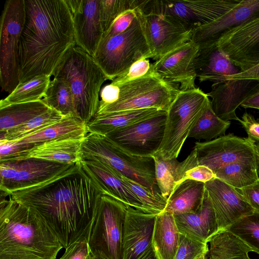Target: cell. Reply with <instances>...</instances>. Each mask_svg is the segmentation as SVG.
Returning a JSON list of instances; mask_svg holds the SVG:
<instances>
[{"instance_id": "1", "label": "cell", "mask_w": 259, "mask_h": 259, "mask_svg": "<svg viewBox=\"0 0 259 259\" xmlns=\"http://www.w3.org/2000/svg\"><path fill=\"white\" fill-rule=\"evenodd\" d=\"M103 194L79 163L44 183L8 195L39 215L66 249L88 241Z\"/></svg>"}, {"instance_id": "2", "label": "cell", "mask_w": 259, "mask_h": 259, "mask_svg": "<svg viewBox=\"0 0 259 259\" xmlns=\"http://www.w3.org/2000/svg\"><path fill=\"white\" fill-rule=\"evenodd\" d=\"M20 38L19 83L39 75H53L76 46L72 16L65 0H25Z\"/></svg>"}, {"instance_id": "3", "label": "cell", "mask_w": 259, "mask_h": 259, "mask_svg": "<svg viewBox=\"0 0 259 259\" xmlns=\"http://www.w3.org/2000/svg\"><path fill=\"white\" fill-rule=\"evenodd\" d=\"M1 193L0 259H56L63 248L29 208Z\"/></svg>"}, {"instance_id": "4", "label": "cell", "mask_w": 259, "mask_h": 259, "mask_svg": "<svg viewBox=\"0 0 259 259\" xmlns=\"http://www.w3.org/2000/svg\"><path fill=\"white\" fill-rule=\"evenodd\" d=\"M179 91L177 86L161 79L153 71L123 84L111 82L100 91L101 100L95 116L149 108L167 112Z\"/></svg>"}, {"instance_id": "5", "label": "cell", "mask_w": 259, "mask_h": 259, "mask_svg": "<svg viewBox=\"0 0 259 259\" xmlns=\"http://www.w3.org/2000/svg\"><path fill=\"white\" fill-rule=\"evenodd\" d=\"M53 75L68 83L73 94L76 116L88 123L96 114L101 87L108 80L93 57L78 46L72 47Z\"/></svg>"}, {"instance_id": "6", "label": "cell", "mask_w": 259, "mask_h": 259, "mask_svg": "<svg viewBox=\"0 0 259 259\" xmlns=\"http://www.w3.org/2000/svg\"><path fill=\"white\" fill-rule=\"evenodd\" d=\"M93 58L108 80H111L138 61L152 58L139 8L130 26L123 32L101 41Z\"/></svg>"}, {"instance_id": "7", "label": "cell", "mask_w": 259, "mask_h": 259, "mask_svg": "<svg viewBox=\"0 0 259 259\" xmlns=\"http://www.w3.org/2000/svg\"><path fill=\"white\" fill-rule=\"evenodd\" d=\"M82 156V160L104 162L140 185L160 191L152 157L131 155L114 145L105 136L92 133H88L83 139Z\"/></svg>"}, {"instance_id": "8", "label": "cell", "mask_w": 259, "mask_h": 259, "mask_svg": "<svg viewBox=\"0 0 259 259\" xmlns=\"http://www.w3.org/2000/svg\"><path fill=\"white\" fill-rule=\"evenodd\" d=\"M208 99L198 88L179 91L167 111L163 140L154 154L164 159L177 158Z\"/></svg>"}, {"instance_id": "9", "label": "cell", "mask_w": 259, "mask_h": 259, "mask_svg": "<svg viewBox=\"0 0 259 259\" xmlns=\"http://www.w3.org/2000/svg\"><path fill=\"white\" fill-rule=\"evenodd\" d=\"M127 205L107 195L101 196L88 240L92 255L123 259V238Z\"/></svg>"}, {"instance_id": "10", "label": "cell", "mask_w": 259, "mask_h": 259, "mask_svg": "<svg viewBox=\"0 0 259 259\" xmlns=\"http://www.w3.org/2000/svg\"><path fill=\"white\" fill-rule=\"evenodd\" d=\"M25 18V0L6 2L0 27V81L2 91L9 94L19 82V42Z\"/></svg>"}, {"instance_id": "11", "label": "cell", "mask_w": 259, "mask_h": 259, "mask_svg": "<svg viewBox=\"0 0 259 259\" xmlns=\"http://www.w3.org/2000/svg\"><path fill=\"white\" fill-rule=\"evenodd\" d=\"M241 0H141L144 14L168 15L193 32L207 24L237 5Z\"/></svg>"}, {"instance_id": "12", "label": "cell", "mask_w": 259, "mask_h": 259, "mask_svg": "<svg viewBox=\"0 0 259 259\" xmlns=\"http://www.w3.org/2000/svg\"><path fill=\"white\" fill-rule=\"evenodd\" d=\"M164 112L105 136L124 152L142 157H151L162 143L166 121Z\"/></svg>"}, {"instance_id": "13", "label": "cell", "mask_w": 259, "mask_h": 259, "mask_svg": "<svg viewBox=\"0 0 259 259\" xmlns=\"http://www.w3.org/2000/svg\"><path fill=\"white\" fill-rule=\"evenodd\" d=\"M255 143L248 138L229 134L194 146L198 165H204L214 173L220 167L242 160L255 158Z\"/></svg>"}, {"instance_id": "14", "label": "cell", "mask_w": 259, "mask_h": 259, "mask_svg": "<svg viewBox=\"0 0 259 259\" xmlns=\"http://www.w3.org/2000/svg\"><path fill=\"white\" fill-rule=\"evenodd\" d=\"M142 16L145 36L155 61L191 39L192 32L171 16L142 12Z\"/></svg>"}, {"instance_id": "15", "label": "cell", "mask_w": 259, "mask_h": 259, "mask_svg": "<svg viewBox=\"0 0 259 259\" xmlns=\"http://www.w3.org/2000/svg\"><path fill=\"white\" fill-rule=\"evenodd\" d=\"M218 45L241 71L259 64V15L225 34Z\"/></svg>"}, {"instance_id": "16", "label": "cell", "mask_w": 259, "mask_h": 259, "mask_svg": "<svg viewBox=\"0 0 259 259\" xmlns=\"http://www.w3.org/2000/svg\"><path fill=\"white\" fill-rule=\"evenodd\" d=\"M199 47L190 40L152 64L153 72L161 79L177 86L180 91L195 87V62Z\"/></svg>"}, {"instance_id": "17", "label": "cell", "mask_w": 259, "mask_h": 259, "mask_svg": "<svg viewBox=\"0 0 259 259\" xmlns=\"http://www.w3.org/2000/svg\"><path fill=\"white\" fill-rule=\"evenodd\" d=\"M71 13L76 46L93 57L103 31L100 20V0H65Z\"/></svg>"}, {"instance_id": "18", "label": "cell", "mask_w": 259, "mask_h": 259, "mask_svg": "<svg viewBox=\"0 0 259 259\" xmlns=\"http://www.w3.org/2000/svg\"><path fill=\"white\" fill-rule=\"evenodd\" d=\"M259 15V0H241L214 21L192 32L191 40L199 49L217 45L227 33Z\"/></svg>"}, {"instance_id": "19", "label": "cell", "mask_w": 259, "mask_h": 259, "mask_svg": "<svg viewBox=\"0 0 259 259\" xmlns=\"http://www.w3.org/2000/svg\"><path fill=\"white\" fill-rule=\"evenodd\" d=\"M213 207L220 232L254 210L237 189L214 178L205 183Z\"/></svg>"}, {"instance_id": "20", "label": "cell", "mask_w": 259, "mask_h": 259, "mask_svg": "<svg viewBox=\"0 0 259 259\" xmlns=\"http://www.w3.org/2000/svg\"><path fill=\"white\" fill-rule=\"evenodd\" d=\"M10 160L14 161L15 175L12 180L0 188L1 192L7 195L15 191L44 183L74 165L35 158Z\"/></svg>"}, {"instance_id": "21", "label": "cell", "mask_w": 259, "mask_h": 259, "mask_svg": "<svg viewBox=\"0 0 259 259\" xmlns=\"http://www.w3.org/2000/svg\"><path fill=\"white\" fill-rule=\"evenodd\" d=\"M157 215L127 206L123 238V259H138L152 246Z\"/></svg>"}, {"instance_id": "22", "label": "cell", "mask_w": 259, "mask_h": 259, "mask_svg": "<svg viewBox=\"0 0 259 259\" xmlns=\"http://www.w3.org/2000/svg\"><path fill=\"white\" fill-rule=\"evenodd\" d=\"M81 165L104 195L111 196L127 206L147 213L140 199L121 179L120 172L98 160H82Z\"/></svg>"}, {"instance_id": "23", "label": "cell", "mask_w": 259, "mask_h": 259, "mask_svg": "<svg viewBox=\"0 0 259 259\" xmlns=\"http://www.w3.org/2000/svg\"><path fill=\"white\" fill-rule=\"evenodd\" d=\"M258 82L251 79H232L212 84L207 95L211 99L212 110L224 120L238 121L237 109Z\"/></svg>"}, {"instance_id": "24", "label": "cell", "mask_w": 259, "mask_h": 259, "mask_svg": "<svg viewBox=\"0 0 259 259\" xmlns=\"http://www.w3.org/2000/svg\"><path fill=\"white\" fill-rule=\"evenodd\" d=\"M84 138H66L46 141L6 160L35 158L68 164L81 163Z\"/></svg>"}, {"instance_id": "25", "label": "cell", "mask_w": 259, "mask_h": 259, "mask_svg": "<svg viewBox=\"0 0 259 259\" xmlns=\"http://www.w3.org/2000/svg\"><path fill=\"white\" fill-rule=\"evenodd\" d=\"M181 234L208 243L220 232L215 213L205 189L202 203L195 212L174 215Z\"/></svg>"}, {"instance_id": "26", "label": "cell", "mask_w": 259, "mask_h": 259, "mask_svg": "<svg viewBox=\"0 0 259 259\" xmlns=\"http://www.w3.org/2000/svg\"><path fill=\"white\" fill-rule=\"evenodd\" d=\"M195 67L196 77L200 82L209 81L212 84L224 82L226 77L241 71L218 45L199 49Z\"/></svg>"}, {"instance_id": "27", "label": "cell", "mask_w": 259, "mask_h": 259, "mask_svg": "<svg viewBox=\"0 0 259 259\" xmlns=\"http://www.w3.org/2000/svg\"><path fill=\"white\" fill-rule=\"evenodd\" d=\"M87 124L76 117L67 116L53 124L14 141L29 149L36 145L57 139L84 138L89 133Z\"/></svg>"}, {"instance_id": "28", "label": "cell", "mask_w": 259, "mask_h": 259, "mask_svg": "<svg viewBox=\"0 0 259 259\" xmlns=\"http://www.w3.org/2000/svg\"><path fill=\"white\" fill-rule=\"evenodd\" d=\"M164 112L166 111L149 108L122 111L96 116L87 123V128L89 133L105 136Z\"/></svg>"}, {"instance_id": "29", "label": "cell", "mask_w": 259, "mask_h": 259, "mask_svg": "<svg viewBox=\"0 0 259 259\" xmlns=\"http://www.w3.org/2000/svg\"><path fill=\"white\" fill-rule=\"evenodd\" d=\"M180 235L173 214L163 211L156 215L152 246L160 259H174Z\"/></svg>"}, {"instance_id": "30", "label": "cell", "mask_w": 259, "mask_h": 259, "mask_svg": "<svg viewBox=\"0 0 259 259\" xmlns=\"http://www.w3.org/2000/svg\"><path fill=\"white\" fill-rule=\"evenodd\" d=\"M205 191V183L185 180L174 188L167 198L164 211L174 215L195 212L202 203Z\"/></svg>"}, {"instance_id": "31", "label": "cell", "mask_w": 259, "mask_h": 259, "mask_svg": "<svg viewBox=\"0 0 259 259\" xmlns=\"http://www.w3.org/2000/svg\"><path fill=\"white\" fill-rule=\"evenodd\" d=\"M51 108L42 99L0 107V132L22 125Z\"/></svg>"}, {"instance_id": "32", "label": "cell", "mask_w": 259, "mask_h": 259, "mask_svg": "<svg viewBox=\"0 0 259 259\" xmlns=\"http://www.w3.org/2000/svg\"><path fill=\"white\" fill-rule=\"evenodd\" d=\"M208 243L205 259H251L248 255L249 248L226 230L214 235Z\"/></svg>"}, {"instance_id": "33", "label": "cell", "mask_w": 259, "mask_h": 259, "mask_svg": "<svg viewBox=\"0 0 259 259\" xmlns=\"http://www.w3.org/2000/svg\"><path fill=\"white\" fill-rule=\"evenodd\" d=\"M214 174L216 178L236 189L251 185L259 180L255 158L239 160L225 165Z\"/></svg>"}, {"instance_id": "34", "label": "cell", "mask_w": 259, "mask_h": 259, "mask_svg": "<svg viewBox=\"0 0 259 259\" xmlns=\"http://www.w3.org/2000/svg\"><path fill=\"white\" fill-rule=\"evenodd\" d=\"M230 124V121L224 120L215 114L209 99L195 122L189 138L210 141L225 135Z\"/></svg>"}, {"instance_id": "35", "label": "cell", "mask_w": 259, "mask_h": 259, "mask_svg": "<svg viewBox=\"0 0 259 259\" xmlns=\"http://www.w3.org/2000/svg\"><path fill=\"white\" fill-rule=\"evenodd\" d=\"M154 162L155 177L161 194L167 199L183 177L181 162L177 159H164L157 154L152 156Z\"/></svg>"}, {"instance_id": "36", "label": "cell", "mask_w": 259, "mask_h": 259, "mask_svg": "<svg viewBox=\"0 0 259 259\" xmlns=\"http://www.w3.org/2000/svg\"><path fill=\"white\" fill-rule=\"evenodd\" d=\"M51 81V76L39 75L23 83H19L5 98L0 107L9 104L32 102L44 99Z\"/></svg>"}, {"instance_id": "37", "label": "cell", "mask_w": 259, "mask_h": 259, "mask_svg": "<svg viewBox=\"0 0 259 259\" xmlns=\"http://www.w3.org/2000/svg\"><path fill=\"white\" fill-rule=\"evenodd\" d=\"M42 100L51 108L56 110L63 115L77 117L72 91L63 78L54 77L51 80L46 95Z\"/></svg>"}, {"instance_id": "38", "label": "cell", "mask_w": 259, "mask_h": 259, "mask_svg": "<svg viewBox=\"0 0 259 259\" xmlns=\"http://www.w3.org/2000/svg\"><path fill=\"white\" fill-rule=\"evenodd\" d=\"M224 230L239 239L250 251L259 254V212L254 211L239 219Z\"/></svg>"}, {"instance_id": "39", "label": "cell", "mask_w": 259, "mask_h": 259, "mask_svg": "<svg viewBox=\"0 0 259 259\" xmlns=\"http://www.w3.org/2000/svg\"><path fill=\"white\" fill-rule=\"evenodd\" d=\"M66 116H67L63 115L55 109H50L22 125L5 132H0V140H15L19 139L53 124Z\"/></svg>"}, {"instance_id": "40", "label": "cell", "mask_w": 259, "mask_h": 259, "mask_svg": "<svg viewBox=\"0 0 259 259\" xmlns=\"http://www.w3.org/2000/svg\"><path fill=\"white\" fill-rule=\"evenodd\" d=\"M123 182L140 199L147 213L158 214L166 206L167 199L160 191L152 190L130 179L120 173Z\"/></svg>"}, {"instance_id": "41", "label": "cell", "mask_w": 259, "mask_h": 259, "mask_svg": "<svg viewBox=\"0 0 259 259\" xmlns=\"http://www.w3.org/2000/svg\"><path fill=\"white\" fill-rule=\"evenodd\" d=\"M140 2L141 0H100V20L103 33L120 15L138 8Z\"/></svg>"}, {"instance_id": "42", "label": "cell", "mask_w": 259, "mask_h": 259, "mask_svg": "<svg viewBox=\"0 0 259 259\" xmlns=\"http://www.w3.org/2000/svg\"><path fill=\"white\" fill-rule=\"evenodd\" d=\"M208 251V243L181 234L179 244L174 259H197L203 255H206Z\"/></svg>"}, {"instance_id": "43", "label": "cell", "mask_w": 259, "mask_h": 259, "mask_svg": "<svg viewBox=\"0 0 259 259\" xmlns=\"http://www.w3.org/2000/svg\"><path fill=\"white\" fill-rule=\"evenodd\" d=\"M152 71L148 59L140 60L133 64L124 73L112 80V83L121 84L143 77Z\"/></svg>"}, {"instance_id": "44", "label": "cell", "mask_w": 259, "mask_h": 259, "mask_svg": "<svg viewBox=\"0 0 259 259\" xmlns=\"http://www.w3.org/2000/svg\"><path fill=\"white\" fill-rule=\"evenodd\" d=\"M138 11L139 8L127 10L120 15L114 20L110 28L104 33L101 41H105L126 30L137 17Z\"/></svg>"}, {"instance_id": "45", "label": "cell", "mask_w": 259, "mask_h": 259, "mask_svg": "<svg viewBox=\"0 0 259 259\" xmlns=\"http://www.w3.org/2000/svg\"><path fill=\"white\" fill-rule=\"evenodd\" d=\"M214 178L216 176L212 170L206 166L199 165L188 170L181 183L186 180H192L205 183Z\"/></svg>"}, {"instance_id": "46", "label": "cell", "mask_w": 259, "mask_h": 259, "mask_svg": "<svg viewBox=\"0 0 259 259\" xmlns=\"http://www.w3.org/2000/svg\"><path fill=\"white\" fill-rule=\"evenodd\" d=\"M91 254L87 240H80L71 245L60 259H87Z\"/></svg>"}, {"instance_id": "47", "label": "cell", "mask_w": 259, "mask_h": 259, "mask_svg": "<svg viewBox=\"0 0 259 259\" xmlns=\"http://www.w3.org/2000/svg\"><path fill=\"white\" fill-rule=\"evenodd\" d=\"M238 121L245 130L249 139L254 142H259V120L252 114L245 112Z\"/></svg>"}, {"instance_id": "48", "label": "cell", "mask_w": 259, "mask_h": 259, "mask_svg": "<svg viewBox=\"0 0 259 259\" xmlns=\"http://www.w3.org/2000/svg\"><path fill=\"white\" fill-rule=\"evenodd\" d=\"M236 189L254 211L259 212V180L251 185Z\"/></svg>"}, {"instance_id": "49", "label": "cell", "mask_w": 259, "mask_h": 259, "mask_svg": "<svg viewBox=\"0 0 259 259\" xmlns=\"http://www.w3.org/2000/svg\"><path fill=\"white\" fill-rule=\"evenodd\" d=\"M232 79H251L259 81V64L247 70L226 77L224 80Z\"/></svg>"}, {"instance_id": "50", "label": "cell", "mask_w": 259, "mask_h": 259, "mask_svg": "<svg viewBox=\"0 0 259 259\" xmlns=\"http://www.w3.org/2000/svg\"><path fill=\"white\" fill-rule=\"evenodd\" d=\"M241 107L259 110V82L241 103Z\"/></svg>"}, {"instance_id": "51", "label": "cell", "mask_w": 259, "mask_h": 259, "mask_svg": "<svg viewBox=\"0 0 259 259\" xmlns=\"http://www.w3.org/2000/svg\"><path fill=\"white\" fill-rule=\"evenodd\" d=\"M138 259H160L152 245Z\"/></svg>"}, {"instance_id": "52", "label": "cell", "mask_w": 259, "mask_h": 259, "mask_svg": "<svg viewBox=\"0 0 259 259\" xmlns=\"http://www.w3.org/2000/svg\"><path fill=\"white\" fill-rule=\"evenodd\" d=\"M255 160L257 172L259 177V142L255 143Z\"/></svg>"}, {"instance_id": "53", "label": "cell", "mask_w": 259, "mask_h": 259, "mask_svg": "<svg viewBox=\"0 0 259 259\" xmlns=\"http://www.w3.org/2000/svg\"><path fill=\"white\" fill-rule=\"evenodd\" d=\"M92 259H105L100 256L92 255Z\"/></svg>"}, {"instance_id": "54", "label": "cell", "mask_w": 259, "mask_h": 259, "mask_svg": "<svg viewBox=\"0 0 259 259\" xmlns=\"http://www.w3.org/2000/svg\"><path fill=\"white\" fill-rule=\"evenodd\" d=\"M205 256H206V255H203L201 256L200 257H199L197 259H205Z\"/></svg>"}, {"instance_id": "55", "label": "cell", "mask_w": 259, "mask_h": 259, "mask_svg": "<svg viewBox=\"0 0 259 259\" xmlns=\"http://www.w3.org/2000/svg\"><path fill=\"white\" fill-rule=\"evenodd\" d=\"M87 259H92V255L91 254L88 256Z\"/></svg>"}]
</instances>
